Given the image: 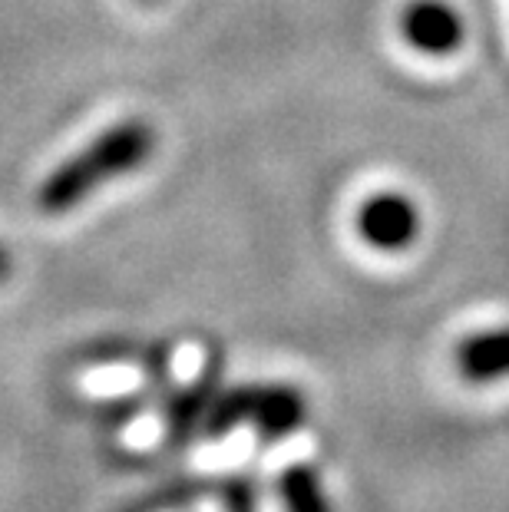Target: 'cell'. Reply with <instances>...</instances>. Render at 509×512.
<instances>
[{
	"label": "cell",
	"mask_w": 509,
	"mask_h": 512,
	"mask_svg": "<svg viewBox=\"0 0 509 512\" xmlns=\"http://www.w3.org/2000/svg\"><path fill=\"white\" fill-rule=\"evenodd\" d=\"M156 152V129L146 119H119L100 136L90 139L80 152L43 179L37 205L47 215H63L83 205L103 185L143 169Z\"/></svg>",
	"instance_id": "1"
},
{
	"label": "cell",
	"mask_w": 509,
	"mask_h": 512,
	"mask_svg": "<svg viewBox=\"0 0 509 512\" xmlns=\"http://www.w3.org/2000/svg\"><path fill=\"white\" fill-rule=\"evenodd\" d=\"M248 423L262 443H281L308 423V400L291 384H242L215 394L205 413V433L225 437Z\"/></svg>",
	"instance_id": "2"
},
{
	"label": "cell",
	"mask_w": 509,
	"mask_h": 512,
	"mask_svg": "<svg viewBox=\"0 0 509 512\" xmlns=\"http://www.w3.org/2000/svg\"><path fill=\"white\" fill-rule=\"evenodd\" d=\"M357 238L381 255H400L417 245L424 232V215L414 195L400 189H377L364 195V202L354 212Z\"/></svg>",
	"instance_id": "3"
},
{
	"label": "cell",
	"mask_w": 509,
	"mask_h": 512,
	"mask_svg": "<svg viewBox=\"0 0 509 512\" xmlns=\"http://www.w3.org/2000/svg\"><path fill=\"white\" fill-rule=\"evenodd\" d=\"M400 40L420 57L447 60L467 43V20L450 0H407L397 14Z\"/></svg>",
	"instance_id": "4"
},
{
	"label": "cell",
	"mask_w": 509,
	"mask_h": 512,
	"mask_svg": "<svg viewBox=\"0 0 509 512\" xmlns=\"http://www.w3.org/2000/svg\"><path fill=\"white\" fill-rule=\"evenodd\" d=\"M453 367L460 380L473 387H490L509 380V324L470 331L453 347Z\"/></svg>",
	"instance_id": "5"
},
{
	"label": "cell",
	"mask_w": 509,
	"mask_h": 512,
	"mask_svg": "<svg viewBox=\"0 0 509 512\" xmlns=\"http://www.w3.org/2000/svg\"><path fill=\"white\" fill-rule=\"evenodd\" d=\"M278 499L285 512H334L324 476L314 463H291L278 476Z\"/></svg>",
	"instance_id": "6"
},
{
	"label": "cell",
	"mask_w": 509,
	"mask_h": 512,
	"mask_svg": "<svg viewBox=\"0 0 509 512\" xmlns=\"http://www.w3.org/2000/svg\"><path fill=\"white\" fill-rule=\"evenodd\" d=\"M212 377L205 374L199 384H192L189 390H182V394L172 397L169 403V413H166V427H169V437L172 443H186L189 433L196 430V423L202 420L205 423V413L212 407Z\"/></svg>",
	"instance_id": "7"
},
{
	"label": "cell",
	"mask_w": 509,
	"mask_h": 512,
	"mask_svg": "<svg viewBox=\"0 0 509 512\" xmlns=\"http://www.w3.org/2000/svg\"><path fill=\"white\" fill-rule=\"evenodd\" d=\"M10 275V255H7V248L0 245V281H4Z\"/></svg>",
	"instance_id": "8"
},
{
	"label": "cell",
	"mask_w": 509,
	"mask_h": 512,
	"mask_svg": "<svg viewBox=\"0 0 509 512\" xmlns=\"http://www.w3.org/2000/svg\"><path fill=\"white\" fill-rule=\"evenodd\" d=\"M139 4H156V0H139Z\"/></svg>",
	"instance_id": "9"
}]
</instances>
